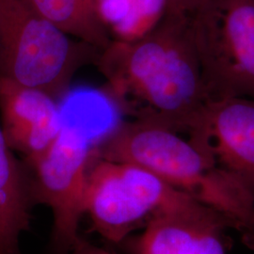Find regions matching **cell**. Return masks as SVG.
Segmentation results:
<instances>
[{
	"instance_id": "cell-1",
	"label": "cell",
	"mask_w": 254,
	"mask_h": 254,
	"mask_svg": "<svg viewBox=\"0 0 254 254\" xmlns=\"http://www.w3.org/2000/svg\"><path fill=\"white\" fill-rule=\"evenodd\" d=\"M95 64L110 99L132 121L187 133L210 101L188 15L165 12L145 36L112 40Z\"/></svg>"
},
{
	"instance_id": "cell-2",
	"label": "cell",
	"mask_w": 254,
	"mask_h": 254,
	"mask_svg": "<svg viewBox=\"0 0 254 254\" xmlns=\"http://www.w3.org/2000/svg\"><path fill=\"white\" fill-rule=\"evenodd\" d=\"M93 151L96 158L144 168L218 211L241 235L246 245L254 248V195L188 134L131 120L103 136Z\"/></svg>"
},
{
	"instance_id": "cell-3",
	"label": "cell",
	"mask_w": 254,
	"mask_h": 254,
	"mask_svg": "<svg viewBox=\"0 0 254 254\" xmlns=\"http://www.w3.org/2000/svg\"><path fill=\"white\" fill-rule=\"evenodd\" d=\"M85 214L92 229L111 243H122L136 228L154 218L184 216L224 220L218 211L201 204L154 173L133 164L96 158L92 154L85 197Z\"/></svg>"
},
{
	"instance_id": "cell-4",
	"label": "cell",
	"mask_w": 254,
	"mask_h": 254,
	"mask_svg": "<svg viewBox=\"0 0 254 254\" xmlns=\"http://www.w3.org/2000/svg\"><path fill=\"white\" fill-rule=\"evenodd\" d=\"M100 51L65 33L29 0H0V77L64 94L77 71Z\"/></svg>"
},
{
	"instance_id": "cell-5",
	"label": "cell",
	"mask_w": 254,
	"mask_h": 254,
	"mask_svg": "<svg viewBox=\"0 0 254 254\" xmlns=\"http://www.w3.org/2000/svg\"><path fill=\"white\" fill-rule=\"evenodd\" d=\"M188 16L209 99L254 98V0H202Z\"/></svg>"
},
{
	"instance_id": "cell-6",
	"label": "cell",
	"mask_w": 254,
	"mask_h": 254,
	"mask_svg": "<svg viewBox=\"0 0 254 254\" xmlns=\"http://www.w3.org/2000/svg\"><path fill=\"white\" fill-rule=\"evenodd\" d=\"M92 147L80 127L64 124L44 152L25 159L32 203L45 204L53 213L52 243L64 254L85 243L78 234L85 214V197Z\"/></svg>"
},
{
	"instance_id": "cell-7",
	"label": "cell",
	"mask_w": 254,
	"mask_h": 254,
	"mask_svg": "<svg viewBox=\"0 0 254 254\" xmlns=\"http://www.w3.org/2000/svg\"><path fill=\"white\" fill-rule=\"evenodd\" d=\"M187 134L254 196V98L208 101Z\"/></svg>"
},
{
	"instance_id": "cell-8",
	"label": "cell",
	"mask_w": 254,
	"mask_h": 254,
	"mask_svg": "<svg viewBox=\"0 0 254 254\" xmlns=\"http://www.w3.org/2000/svg\"><path fill=\"white\" fill-rule=\"evenodd\" d=\"M0 126L9 148L29 159L53 142L64 120L50 94L0 77Z\"/></svg>"
},
{
	"instance_id": "cell-9",
	"label": "cell",
	"mask_w": 254,
	"mask_h": 254,
	"mask_svg": "<svg viewBox=\"0 0 254 254\" xmlns=\"http://www.w3.org/2000/svg\"><path fill=\"white\" fill-rule=\"evenodd\" d=\"M228 228L223 220L164 216L123 242L131 254H226L222 233Z\"/></svg>"
},
{
	"instance_id": "cell-10",
	"label": "cell",
	"mask_w": 254,
	"mask_h": 254,
	"mask_svg": "<svg viewBox=\"0 0 254 254\" xmlns=\"http://www.w3.org/2000/svg\"><path fill=\"white\" fill-rule=\"evenodd\" d=\"M65 33L102 51L112 38L101 17L98 0H29Z\"/></svg>"
},
{
	"instance_id": "cell-11",
	"label": "cell",
	"mask_w": 254,
	"mask_h": 254,
	"mask_svg": "<svg viewBox=\"0 0 254 254\" xmlns=\"http://www.w3.org/2000/svg\"><path fill=\"white\" fill-rule=\"evenodd\" d=\"M101 17L114 41L145 36L166 12V0H98Z\"/></svg>"
},
{
	"instance_id": "cell-12",
	"label": "cell",
	"mask_w": 254,
	"mask_h": 254,
	"mask_svg": "<svg viewBox=\"0 0 254 254\" xmlns=\"http://www.w3.org/2000/svg\"><path fill=\"white\" fill-rule=\"evenodd\" d=\"M202 0H166V12L189 15Z\"/></svg>"
},
{
	"instance_id": "cell-13",
	"label": "cell",
	"mask_w": 254,
	"mask_h": 254,
	"mask_svg": "<svg viewBox=\"0 0 254 254\" xmlns=\"http://www.w3.org/2000/svg\"><path fill=\"white\" fill-rule=\"evenodd\" d=\"M69 254H111L109 252L95 247V246L88 244L85 242L83 245L80 246L79 248L75 249L73 252H71Z\"/></svg>"
}]
</instances>
